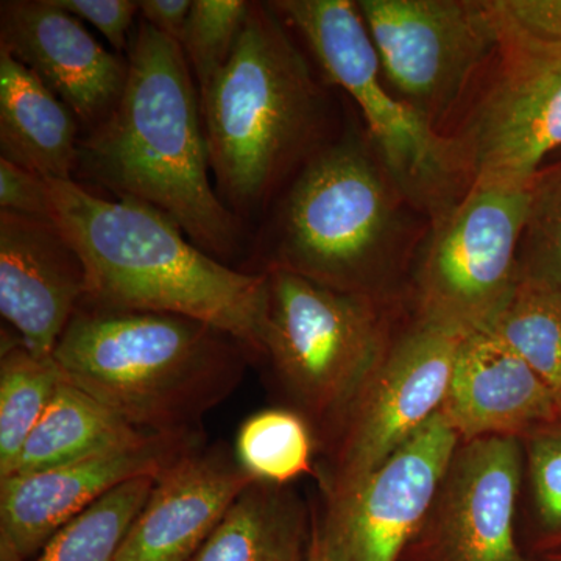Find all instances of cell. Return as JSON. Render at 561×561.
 Masks as SVG:
<instances>
[{
	"label": "cell",
	"instance_id": "obj_25",
	"mask_svg": "<svg viewBox=\"0 0 561 561\" xmlns=\"http://www.w3.org/2000/svg\"><path fill=\"white\" fill-rule=\"evenodd\" d=\"M236 459L256 481L286 485L312 468V437L297 412L267 409L247 419L236 435Z\"/></svg>",
	"mask_w": 561,
	"mask_h": 561
},
{
	"label": "cell",
	"instance_id": "obj_14",
	"mask_svg": "<svg viewBox=\"0 0 561 561\" xmlns=\"http://www.w3.org/2000/svg\"><path fill=\"white\" fill-rule=\"evenodd\" d=\"M522 438L460 442L415 545L423 561H523L515 541Z\"/></svg>",
	"mask_w": 561,
	"mask_h": 561
},
{
	"label": "cell",
	"instance_id": "obj_1",
	"mask_svg": "<svg viewBox=\"0 0 561 561\" xmlns=\"http://www.w3.org/2000/svg\"><path fill=\"white\" fill-rule=\"evenodd\" d=\"M127 60L121 101L81 133L73 181L161 210L194 245L228 265L243 253L245 224L210 183L201 92L186 55L140 20Z\"/></svg>",
	"mask_w": 561,
	"mask_h": 561
},
{
	"label": "cell",
	"instance_id": "obj_19",
	"mask_svg": "<svg viewBox=\"0 0 561 561\" xmlns=\"http://www.w3.org/2000/svg\"><path fill=\"white\" fill-rule=\"evenodd\" d=\"M80 139L76 114L0 47V158L44 180H73Z\"/></svg>",
	"mask_w": 561,
	"mask_h": 561
},
{
	"label": "cell",
	"instance_id": "obj_15",
	"mask_svg": "<svg viewBox=\"0 0 561 561\" xmlns=\"http://www.w3.org/2000/svg\"><path fill=\"white\" fill-rule=\"evenodd\" d=\"M0 47L31 69L84 131L108 116L127 84V58L106 50L54 0L0 3Z\"/></svg>",
	"mask_w": 561,
	"mask_h": 561
},
{
	"label": "cell",
	"instance_id": "obj_5",
	"mask_svg": "<svg viewBox=\"0 0 561 561\" xmlns=\"http://www.w3.org/2000/svg\"><path fill=\"white\" fill-rule=\"evenodd\" d=\"M394 236L393 197L381 168L359 139L321 147L295 173L280 202L265 267L324 286L365 291Z\"/></svg>",
	"mask_w": 561,
	"mask_h": 561
},
{
	"label": "cell",
	"instance_id": "obj_20",
	"mask_svg": "<svg viewBox=\"0 0 561 561\" xmlns=\"http://www.w3.org/2000/svg\"><path fill=\"white\" fill-rule=\"evenodd\" d=\"M311 534L295 493L254 481L192 561H306Z\"/></svg>",
	"mask_w": 561,
	"mask_h": 561
},
{
	"label": "cell",
	"instance_id": "obj_7",
	"mask_svg": "<svg viewBox=\"0 0 561 561\" xmlns=\"http://www.w3.org/2000/svg\"><path fill=\"white\" fill-rule=\"evenodd\" d=\"M264 272L262 357L302 411L345 419L387 351L370 297L280 268Z\"/></svg>",
	"mask_w": 561,
	"mask_h": 561
},
{
	"label": "cell",
	"instance_id": "obj_9",
	"mask_svg": "<svg viewBox=\"0 0 561 561\" xmlns=\"http://www.w3.org/2000/svg\"><path fill=\"white\" fill-rule=\"evenodd\" d=\"M357 7L383 80L434 128L500 50L486 0H359Z\"/></svg>",
	"mask_w": 561,
	"mask_h": 561
},
{
	"label": "cell",
	"instance_id": "obj_29",
	"mask_svg": "<svg viewBox=\"0 0 561 561\" xmlns=\"http://www.w3.org/2000/svg\"><path fill=\"white\" fill-rule=\"evenodd\" d=\"M500 38L561 49V0H486Z\"/></svg>",
	"mask_w": 561,
	"mask_h": 561
},
{
	"label": "cell",
	"instance_id": "obj_34",
	"mask_svg": "<svg viewBox=\"0 0 561 561\" xmlns=\"http://www.w3.org/2000/svg\"><path fill=\"white\" fill-rule=\"evenodd\" d=\"M538 561H561V552L551 553V556H546L545 559Z\"/></svg>",
	"mask_w": 561,
	"mask_h": 561
},
{
	"label": "cell",
	"instance_id": "obj_27",
	"mask_svg": "<svg viewBox=\"0 0 561 561\" xmlns=\"http://www.w3.org/2000/svg\"><path fill=\"white\" fill-rule=\"evenodd\" d=\"M519 275L561 291V162L529 183V209L519 243Z\"/></svg>",
	"mask_w": 561,
	"mask_h": 561
},
{
	"label": "cell",
	"instance_id": "obj_10",
	"mask_svg": "<svg viewBox=\"0 0 561 561\" xmlns=\"http://www.w3.org/2000/svg\"><path fill=\"white\" fill-rule=\"evenodd\" d=\"M465 332L420 323L387 348L351 404L328 497L353 490L442 411Z\"/></svg>",
	"mask_w": 561,
	"mask_h": 561
},
{
	"label": "cell",
	"instance_id": "obj_28",
	"mask_svg": "<svg viewBox=\"0 0 561 561\" xmlns=\"http://www.w3.org/2000/svg\"><path fill=\"white\" fill-rule=\"evenodd\" d=\"M527 459L542 530L561 542V426L551 424L530 434Z\"/></svg>",
	"mask_w": 561,
	"mask_h": 561
},
{
	"label": "cell",
	"instance_id": "obj_8",
	"mask_svg": "<svg viewBox=\"0 0 561 561\" xmlns=\"http://www.w3.org/2000/svg\"><path fill=\"white\" fill-rule=\"evenodd\" d=\"M529 184L471 183L434 216L416 286L421 320L470 334L485 330L519 279Z\"/></svg>",
	"mask_w": 561,
	"mask_h": 561
},
{
	"label": "cell",
	"instance_id": "obj_17",
	"mask_svg": "<svg viewBox=\"0 0 561 561\" xmlns=\"http://www.w3.org/2000/svg\"><path fill=\"white\" fill-rule=\"evenodd\" d=\"M254 481L234 451L198 446L158 476L117 561H192Z\"/></svg>",
	"mask_w": 561,
	"mask_h": 561
},
{
	"label": "cell",
	"instance_id": "obj_13",
	"mask_svg": "<svg viewBox=\"0 0 561 561\" xmlns=\"http://www.w3.org/2000/svg\"><path fill=\"white\" fill-rule=\"evenodd\" d=\"M201 432L146 434L83 459L0 479V561H31L70 522L133 479L158 478Z\"/></svg>",
	"mask_w": 561,
	"mask_h": 561
},
{
	"label": "cell",
	"instance_id": "obj_16",
	"mask_svg": "<svg viewBox=\"0 0 561 561\" xmlns=\"http://www.w3.org/2000/svg\"><path fill=\"white\" fill-rule=\"evenodd\" d=\"M87 295V268L51 219L0 210V313L33 354L51 359Z\"/></svg>",
	"mask_w": 561,
	"mask_h": 561
},
{
	"label": "cell",
	"instance_id": "obj_4",
	"mask_svg": "<svg viewBox=\"0 0 561 561\" xmlns=\"http://www.w3.org/2000/svg\"><path fill=\"white\" fill-rule=\"evenodd\" d=\"M220 201L245 224L321 144L324 98L271 2H251L230 60L201 92Z\"/></svg>",
	"mask_w": 561,
	"mask_h": 561
},
{
	"label": "cell",
	"instance_id": "obj_30",
	"mask_svg": "<svg viewBox=\"0 0 561 561\" xmlns=\"http://www.w3.org/2000/svg\"><path fill=\"white\" fill-rule=\"evenodd\" d=\"M54 3L77 20L94 25L113 49L119 51V55L130 49L131 39L128 38V33L136 14L139 13V2L135 0H54Z\"/></svg>",
	"mask_w": 561,
	"mask_h": 561
},
{
	"label": "cell",
	"instance_id": "obj_26",
	"mask_svg": "<svg viewBox=\"0 0 561 561\" xmlns=\"http://www.w3.org/2000/svg\"><path fill=\"white\" fill-rule=\"evenodd\" d=\"M247 0H192L180 47L198 92L206 90L232 55L249 16Z\"/></svg>",
	"mask_w": 561,
	"mask_h": 561
},
{
	"label": "cell",
	"instance_id": "obj_3",
	"mask_svg": "<svg viewBox=\"0 0 561 561\" xmlns=\"http://www.w3.org/2000/svg\"><path fill=\"white\" fill-rule=\"evenodd\" d=\"M250 357L201 320L84 302L54 354L65 381L149 434L198 432L203 416L238 389Z\"/></svg>",
	"mask_w": 561,
	"mask_h": 561
},
{
	"label": "cell",
	"instance_id": "obj_21",
	"mask_svg": "<svg viewBox=\"0 0 561 561\" xmlns=\"http://www.w3.org/2000/svg\"><path fill=\"white\" fill-rule=\"evenodd\" d=\"M146 434L62 378L9 476L69 463Z\"/></svg>",
	"mask_w": 561,
	"mask_h": 561
},
{
	"label": "cell",
	"instance_id": "obj_11",
	"mask_svg": "<svg viewBox=\"0 0 561 561\" xmlns=\"http://www.w3.org/2000/svg\"><path fill=\"white\" fill-rule=\"evenodd\" d=\"M489 90L453 139L471 183L527 186L561 149V49L500 38Z\"/></svg>",
	"mask_w": 561,
	"mask_h": 561
},
{
	"label": "cell",
	"instance_id": "obj_18",
	"mask_svg": "<svg viewBox=\"0 0 561 561\" xmlns=\"http://www.w3.org/2000/svg\"><path fill=\"white\" fill-rule=\"evenodd\" d=\"M442 415L460 442L522 438L561 419V405L537 371L489 331L465 335Z\"/></svg>",
	"mask_w": 561,
	"mask_h": 561
},
{
	"label": "cell",
	"instance_id": "obj_24",
	"mask_svg": "<svg viewBox=\"0 0 561 561\" xmlns=\"http://www.w3.org/2000/svg\"><path fill=\"white\" fill-rule=\"evenodd\" d=\"M157 478L133 479L62 527L31 561H117L122 542Z\"/></svg>",
	"mask_w": 561,
	"mask_h": 561
},
{
	"label": "cell",
	"instance_id": "obj_12",
	"mask_svg": "<svg viewBox=\"0 0 561 561\" xmlns=\"http://www.w3.org/2000/svg\"><path fill=\"white\" fill-rule=\"evenodd\" d=\"M459 437L442 412L359 485L328 497V561H398L426 522Z\"/></svg>",
	"mask_w": 561,
	"mask_h": 561
},
{
	"label": "cell",
	"instance_id": "obj_23",
	"mask_svg": "<svg viewBox=\"0 0 561 561\" xmlns=\"http://www.w3.org/2000/svg\"><path fill=\"white\" fill-rule=\"evenodd\" d=\"M62 381L54 357L36 356L14 334L0 357V479L7 478Z\"/></svg>",
	"mask_w": 561,
	"mask_h": 561
},
{
	"label": "cell",
	"instance_id": "obj_33",
	"mask_svg": "<svg viewBox=\"0 0 561 561\" xmlns=\"http://www.w3.org/2000/svg\"><path fill=\"white\" fill-rule=\"evenodd\" d=\"M306 561H328L324 553L323 542H321L319 523H313L311 542H309L308 560Z\"/></svg>",
	"mask_w": 561,
	"mask_h": 561
},
{
	"label": "cell",
	"instance_id": "obj_31",
	"mask_svg": "<svg viewBox=\"0 0 561 561\" xmlns=\"http://www.w3.org/2000/svg\"><path fill=\"white\" fill-rule=\"evenodd\" d=\"M0 210L51 219L47 181L0 158Z\"/></svg>",
	"mask_w": 561,
	"mask_h": 561
},
{
	"label": "cell",
	"instance_id": "obj_2",
	"mask_svg": "<svg viewBox=\"0 0 561 561\" xmlns=\"http://www.w3.org/2000/svg\"><path fill=\"white\" fill-rule=\"evenodd\" d=\"M51 219L87 268L84 305L190 317L262 357L267 273L231 268L138 201H113L73 180H46Z\"/></svg>",
	"mask_w": 561,
	"mask_h": 561
},
{
	"label": "cell",
	"instance_id": "obj_32",
	"mask_svg": "<svg viewBox=\"0 0 561 561\" xmlns=\"http://www.w3.org/2000/svg\"><path fill=\"white\" fill-rule=\"evenodd\" d=\"M192 0H140V20L180 44Z\"/></svg>",
	"mask_w": 561,
	"mask_h": 561
},
{
	"label": "cell",
	"instance_id": "obj_22",
	"mask_svg": "<svg viewBox=\"0 0 561 561\" xmlns=\"http://www.w3.org/2000/svg\"><path fill=\"white\" fill-rule=\"evenodd\" d=\"M548 383L561 405V291L519 275L504 308L485 328Z\"/></svg>",
	"mask_w": 561,
	"mask_h": 561
},
{
	"label": "cell",
	"instance_id": "obj_6",
	"mask_svg": "<svg viewBox=\"0 0 561 561\" xmlns=\"http://www.w3.org/2000/svg\"><path fill=\"white\" fill-rule=\"evenodd\" d=\"M271 5L287 27L300 33L327 80L359 106L394 186L434 216L456 202L453 190L465 172L454 140L443 138L383 81L357 2L278 0Z\"/></svg>",
	"mask_w": 561,
	"mask_h": 561
}]
</instances>
